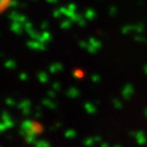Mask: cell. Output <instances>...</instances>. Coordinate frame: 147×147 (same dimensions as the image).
<instances>
[{"label": "cell", "mask_w": 147, "mask_h": 147, "mask_svg": "<svg viewBox=\"0 0 147 147\" xmlns=\"http://www.w3.org/2000/svg\"><path fill=\"white\" fill-rule=\"evenodd\" d=\"M134 94V87L131 84H126L122 90V95L126 100H130Z\"/></svg>", "instance_id": "1"}, {"label": "cell", "mask_w": 147, "mask_h": 147, "mask_svg": "<svg viewBox=\"0 0 147 147\" xmlns=\"http://www.w3.org/2000/svg\"><path fill=\"white\" fill-rule=\"evenodd\" d=\"M27 46L32 50H45L46 45L42 44L39 41H35V40H31L27 43Z\"/></svg>", "instance_id": "2"}, {"label": "cell", "mask_w": 147, "mask_h": 147, "mask_svg": "<svg viewBox=\"0 0 147 147\" xmlns=\"http://www.w3.org/2000/svg\"><path fill=\"white\" fill-rule=\"evenodd\" d=\"M134 138L136 139V142H137L139 145H144V144H146V142H147L146 137H145L144 133H143L142 131L135 132V136H134Z\"/></svg>", "instance_id": "3"}, {"label": "cell", "mask_w": 147, "mask_h": 147, "mask_svg": "<svg viewBox=\"0 0 147 147\" xmlns=\"http://www.w3.org/2000/svg\"><path fill=\"white\" fill-rule=\"evenodd\" d=\"M51 39H52V36H51L50 33L48 31H44V32L40 33V37L39 39H38V41L41 42L42 44H46L48 43V42H50Z\"/></svg>", "instance_id": "4"}, {"label": "cell", "mask_w": 147, "mask_h": 147, "mask_svg": "<svg viewBox=\"0 0 147 147\" xmlns=\"http://www.w3.org/2000/svg\"><path fill=\"white\" fill-rule=\"evenodd\" d=\"M48 69L50 74H57L63 69V65H62L60 62H54V63L49 65Z\"/></svg>", "instance_id": "5"}, {"label": "cell", "mask_w": 147, "mask_h": 147, "mask_svg": "<svg viewBox=\"0 0 147 147\" xmlns=\"http://www.w3.org/2000/svg\"><path fill=\"white\" fill-rule=\"evenodd\" d=\"M10 30L16 35H22L24 32V25L20 23H11L10 25Z\"/></svg>", "instance_id": "6"}, {"label": "cell", "mask_w": 147, "mask_h": 147, "mask_svg": "<svg viewBox=\"0 0 147 147\" xmlns=\"http://www.w3.org/2000/svg\"><path fill=\"white\" fill-rule=\"evenodd\" d=\"M67 96L69 98H71V99H75V98H78L80 96V90L76 87H71L69 90L67 91Z\"/></svg>", "instance_id": "7"}, {"label": "cell", "mask_w": 147, "mask_h": 147, "mask_svg": "<svg viewBox=\"0 0 147 147\" xmlns=\"http://www.w3.org/2000/svg\"><path fill=\"white\" fill-rule=\"evenodd\" d=\"M84 109H85V111L88 115H94L97 111L96 105L93 104L92 102H86V103L84 104Z\"/></svg>", "instance_id": "8"}, {"label": "cell", "mask_w": 147, "mask_h": 147, "mask_svg": "<svg viewBox=\"0 0 147 147\" xmlns=\"http://www.w3.org/2000/svg\"><path fill=\"white\" fill-rule=\"evenodd\" d=\"M42 104H43V106H46V107L50 108V109L57 108V103L54 102V101L50 98H44L43 100H42Z\"/></svg>", "instance_id": "9"}, {"label": "cell", "mask_w": 147, "mask_h": 147, "mask_svg": "<svg viewBox=\"0 0 147 147\" xmlns=\"http://www.w3.org/2000/svg\"><path fill=\"white\" fill-rule=\"evenodd\" d=\"M18 107L23 111L25 109H29V108H32V102H31L29 99H25V100H22L20 103L18 104Z\"/></svg>", "instance_id": "10"}, {"label": "cell", "mask_w": 147, "mask_h": 147, "mask_svg": "<svg viewBox=\"0 0 147 147\" xmlns=\"http://www.w3.org/2000/svg\"><path fill=\"white\" fill-rule=\"evenodd\" d=\"M88 43H89L90 46H92V47L96 48L97 50H99V49L102 47V43H101V41H99L98 39H96V38H94V37L90 38V39L88 40Z\"/></svg>", "instance_id": "11"}, {"label": "cell", "mask_w": 147, "mask_h": 147, "mask_svg": "<svg viewBox=\"0 0 147 147\" xmlns=\"http://www.w3.org/2000/svg\"><path fill=\"white\" fill-rule=\"evenodd\" d=\"M84 18H85V20L92 21V20H94L96 18V11L93 8H87L85 11V14H84Z\"/></svg>", "instance_id": "12"}, {"label": "cell", "mask_w": 147, "mask_h": 147, "mask_svg": "<svg viewBox=\"0 0 147 147\" xmlns=\"http://www.w3.org/2000/svg\"><path fill=\"white\" fill-rule=\"evenodd\" d=\"M43 132V127L39 124L38 122H34L32 126V134L34 135H38V134H41Z\"/></svg>", "instance_id": "13"}, {"label": "cell", "mask_w": 147, "mask_h": 147, "mask_svg": "<svg viewBox=\"0 0 147 147\" xmlns=\"http://www.w3.org/2000/svg\"><path fill=\"white\" fill-rule=\"evenodd\" d=\"M38 80H39L40 83H42V84H46V83L49 81V76L48 74H46L45 71H40V73H38Z\"/></svg>", "instance_id": "14"}, {"label": "cell", "mask_w": 147, "mask_h": 147, "mask_svg": "<svg viewBox=\"0 0 147 147\" xmlns=\"http://www.w3.org/2000/svg\"><path fill=\"white\" fill-rule=\"evenodd\" d=\"M21 14L22 13L18 12L16 10H13V11H11L10 13L8 14V18L12 22V23H18V18H20Z\"/></svg>", "instance_id": "15"}, {"label": "cell", "mask_w": 147, "mask_h": 147, "mask_svg": "<svg viewBox=\"0 0 147 147\" xmlns=\"http://www.w3.org/2000/svg\"><path fill=\"white\" fill-rule=\"evenodd\" d=\"M10 1H7V0H0V13H2L5 9L8 8L10 6Z\"/></svg>", "instance_id": "16"}, {"label": "cell", "mask_w": 147, "mask_h": 147, "mask_svg": "<svg viewBox=\"0 0 147 147\" xmlns=\"http://www.w3.org/2000/svg\"><path fill=\"white\" fill-rule=\"evenodd\" d=\"M37 136L34 135V134H30V135H27L25 137V141L28 143V144H35L37 142Z\"/></svg>", "instance_id": "17"}, {"label": "cell", "mask_w": 147, "mask_h": 147, "mask_svg": "<svg viewBox=\"0 0 147 147\" xmlns=\"http://www.w3.org/2000/svg\"><path fill=\"white\" fill-rule=\"evenodd\" d=\"M73 26V22L71 21V20H64V21L61 22V24H60V28H61L62 30H67V29H69V28Z\"/></svg>", "instance_id": "18"}, {"label": "cell", "mask_w": 147, "mask_h": 147, "mask_svg": "<svg viewBox=\"0 0 147 147\" xmlns=\"http://www.w3.org/2000/svg\"><path fill=\"white\" fill-rule=\"evenodd\" d=\"M28 35L31 37V39L32 40H35V41H38V39H39V37H40V33L37 32L35 29H33V30L29 31V32H27Z\"/></svg>", "instance_id": "19"}, {"label": "cell", "mask_w": 147, "mask_h": 147, "mask_svg": "<svg viewBox=\"0 0 147 147\" xmlns=\"http://www.w3.org/2000/svg\"><path fill=\"white\" fill-rule=\"evenodd\" d=\"M76 136H77L76 131L73 130V129H69V130H67V131L64 132V137L67 138V139H74Z\"/></svg>", "instance_id": "20"}, {"label": "cell", "mask_w": 147, "mask_h": 147, "mask_svg": "<svg viewBox=\"0 0 147 147\" xmlns=\"http://www.w3.org/2000/svg\"><path fill=\"white\" fill-rule=\"evenodd\" d=\"M4 67H6V69H16V62L14 61L13 59H8V60H6V61H5Z\"/></svg>", "instance_id": "21"}, {"label": "cell", "mask_w": 147, "mask_h": 147, "mask_svg": "<svg viewBox=\"0 0 147 147\" xmlns=\"http://www.w3.org/2000/svg\"><path fill=\"white\" fill-rule=\"evenodd\" d=\"M133 31H134V26H132V25H126L122 28V33L124 35L130 34V33L133 32Z\"/></svg>", "instance_id": "22"}, {"label": "cell", "mask_w": 147, "mask_h": 147, "mask_svg": "<svg viewBox=\"0 0 147 147\" xmlns=\"http://www.w3.org/2000/svg\"><path fill=\"white\" fill-rule=\"evenodd\" d=\"M83 144L85 145L86 147H93V145L95 144L94 138H93V137H88V138H86L85 140L83 141Z\"/></svg>", "instance_id": "23"}, {"label": "cell", "mask_w": 147, "mask_h": 147, "mask_svg": "<svg viewBox=\"0 0 147 147\" xmlns=\"http://www.w3.org/2000/svg\"><path fill=\"white\" fill-rule=\"evenodd\" d=\"M134 31H135L138 35H140L141 33H143V31H144V25H143L142 23L136 24V25L134 26Z\"/></svg>", "instance_id": "24"}, {"label": "cell", "mask_w": 147, "mask_h": 147, "mask_svg": "<svg viewBox=\"0 0 147 147\" xmlns=\"http://www.w3.org/2000/svg\"><path fill=\"white\" fill-rule=\"evenodd\" d=\"M113 105L115 109H122L123 108V102L119 100V99L115 98V99H113Z\"/></svg>", "instance_id": "25"}, {"label": "cell", "mask_w": 147, "mask_h": 147, "mask_svg": "<svg viewBox=\"0 0 147 147\" xmlns=\"http://www.w3.org/2000/svg\"><path fill=\"white\" fill-rule=\"evenodd\" d=\"M73 77L76 79H82L83 77H84V71H82V69H75V71H73Z\"/></svg>", "instance_id": "26"}, {"label": "cell", "mask_w": 147, "mask_h": 147, "mask_svg": "<svg viewBox=\"0 0 147 147\" xmlns=\"http://www.w3.org/2000/svg\"><path fill=\"white\" fill-rule=\"evenodd\" d=\"M35 147H50V144L46 140H38L35 143Z\"/></svg>", "instance_id": "27"}, {"label": "cell", "mask_w": 147, "mask_h": 147, "mask_svg": "<svg viewBox=\"0 0 147 147\" xmlns=\"http://www.w3.org/2000/svg\"><path fill=\"white\" fill-rule=\"evenodd\" d=\"M2 123L4 124V126L6 127V129H11L12 127L14 126V122L12 121V119H6V121H3Z\"/></svg>", "instance_id": "28"}, {"label": "cell", "mask_w": 147, "mask_h": 147, "mask_svg": "<svg viewBox=\"0 0 147 147\" xmlns=\"http://www.w3.org/2000/svg\"><path fill=\"white\" fill-rule=\"evenodd\" d=\"M108 13H109L110 16H115L117 13V7L115 5H111L108 9Z\"/></svg>", "instance_id": "29"}, {"label": "cell", "mask_w": 147, "mask_h": 147, "mask_svg": "<svg viewBox=\"0 0 147 147\" xmlns=\"http://www.w3.org/2000/svg\"><path fill=\"white\" fill-rule=\"evenodd\" d=\"M5 103L8 106H16V101L14 100L13 98H11V97H8V98H6V100H5Z\"/></svg>", "instance_id": "30"}, {"label": "cell", "mask_w": 147, "mask_h": 147, "mask_svg": "<svg viewBox=\"0 0 147 147\" xmlns=\"http://www.w3.org/2000/svg\"><path fill=\"white\" fill-rule=\"evenodd\" d=\"M34 29V27H33V24L31 23V22H27V23L24 25V30L26 31V32H29V31L33 30Z\"/></svg>", "instance_id": "31"}, {"label": "cell", "mask_w": 147, "mask_h": 147, "mask_svg": "<svg viewBox=\"0 0 147 147\" xmlns=\"http://www.w3.org/2000/svg\"><path fill=\"white\" fill-rule=\"evenodd\" d=\"M60 89H61V85H60L59 82H54L52 84V90L55 92H58L60 91Z\"/></svg>", "instance_id": "32"}, {"label": "cell", "mask_w": 147, "mask_h": 147, "mask_svg": "<svg viewBox=\"0 0 147 147\" xmlns=\"http://www.w3.org/2000/svg\"><path fill=\"white\" fill-rule=\"evenodd\" d=\"M91 80L93 83H99L101 81V78L98 74H93V75L91 76Z\"/></svg>", "instance_id": "33"}, {"label": "cell", "mask_w": 147, "mask_h": 147, "mask_svg": "<svg viewBox=\"0 0 147 147\" xmlns=\"http://www.w3.org/2000/svg\"><path fill=\"white\" fill-rule=\"evenodd\" d=\"M28 78H29V77H28V74L27 73H24V71L18 75V79H20L22 82H26V81L28 80Z\"/></svg>", "instance_id": "34"}, {"label": "cell", "mask_w": 147, "mask_h": 147, "mask_svg": "<svg viewBox=\"0 0 147 147\" xmlns=\"http://www.w3.org/2000/svg\"><path fill=\"white\" fill-rule=\"evenodd\" d=\"M52 16H53V18H60L62 16V14L59 9H54L52 12Z\"/></svg>", "instance_id": "35"}, {"label": "cell", "mask_w": 147, "mask_h": 147, "mask_svg": "<svg viewBox=\"0 0 147 147\" xmlns=\"http://www.w3.org/2000/svg\"><path fill=\"white\" fill-rule=\"evenodd\" d=\"M79 46H80L82 49H86L87 50L88 49V46H89V43H88V41H80L79 42Z\"/></svg>", "instance_id": "36"}, {"label": "cell", "mask_w": 147, "mask_h": 147, "mask_svg": "<svg viewBox=\"0 0 147 147\" xmlns=\"http://www.w3.org/2000/svg\"><path fill=\"white\" fill-rule=\"evenodd\" d=\"M40 27H41V29L43 30V32H44V31H47V29L49 28V23L47 21L42 22L41 25H40Z\"/></svg>", "instance_id": "37"}, {"label": "cell", "mask_w": 147, "mask_h": 147, "mask_svg": "<svg viewBox=\"0 0 147 147\" xmlns=\"http://www.w3.org/2000/svg\"><path fill=\"white\" fill-rule=\"evenodd\" d=\"M134 40L137 42H146V39H145L144 37H142L141 35H136V36H134Z\"/></svg>", "instance_id": "38"}, {"label": "cell", "mask_w": 147, "mask_h": 147, "mask_svg": "<svg viewBox=\"0 0 147 147\" xmlns=\"http://www.w3.org/2000/svg\"><path fill=\"white\" fill-rule=\"evenodd\" d=\"M35 117H42V109L40 106H37L35 109Z\"/></svg>", "instance_id": "39"}, {"label": "cell", "mask_w": 147, "mask_h": 147, "mask_svg": "<svg viewBox=\"0 0 147 147\" xmlns=\"http://www.w3.org/2000/svg\"><path fill=\"white\" fill-rule=\"evenodd\" d=\"M67 9H69V11H73V12H76L77 10V5L75 4V3H69V5H67Z\"/></svg>", "instance_id": "40"}, {"label": "cell", "mask_w": 147, "mask_h": 147, "mask_svg": "<svg viewBox=\"0 0 147 147\" xmlns=\"http://www.w3.org/2000/svg\"><path fill=\"white\" fill-rule=\"evenodd\" d=\"M1 119H2V122H3V121H6V119H11V117H10V115L7 111H3L2 115H1Z\"/></svg>", "instance_id": "41"}, {"label": "cell", "mask_w": 147, "mask_h": 147, "mask_svg": "<svg viewBox=\"0 0 147 147\" xmlns=\"http://www.w3.org/2000/svg\"><path fill=\"white\" fill-rule=\"evenodd\" d=\"M47 96L50 99L55 98V97H56V92L53 91V90H49V91H47Z\"/></svg>", "instance_id": "42"}, {"label": "cell", "mask_w": 147, "mask_h": 147, "mask_svg": "<svg viewBox=\"0 0 147 147\" xmlns=\"http://www.w3.org/2000/svg\"><path fill=\"white\" fill-rule=\"evenodd\" d=\"M87 51L89 53H91V54H95V53H97L98 52V50H97L96 48H94V47H92V46H88V49H87Z\"/></svg>", "instance_id": "43"}, {"label": "cell", "mask_w": 147, "mask_h": 147, "mask_svg": "<svg viewBox=\"0 0 147 147\" xmlns=\"http://www.w3.org/2000/svg\"><path fill=\"white\" fill-rule=\"evenodd\" d=\"M61 127V123L60 122H56V123H54V125H53L52 127H51V131H55L56 129H58V128H60Z\"/></svg>", "instance_id": "44"}, {"label": "cell", "mask_w": 147, "mask_h": 147, "mask_svg": "<svg viewBox=\"0 0 147 147\" xmlns=\"http://www.w3.org/2000/svg\"><path fill=\"white\" fill-rule=\"evenodd\" d=\"M10 6H11L12 8H16V7H18V6H22V4L21 3H18V1H11Z\"/></svg>", "instance_id": "45"}, {"label": "cell", "mask_w": 147, "mask_h": 147, "mask_svg": "<svg viewBox=\"0 0 147 147\" xmlns=\"http://www.w3.org/2000/svg\"><path fill=\"white\" fill-rule=\"evenodd\" d=\"M24 115H26V117H28V115H30L31 113H32V108H29V109H25L22 111Z\"/></svg>", "instance_id": "46"}, {"label": "cell", "mask_w": 147, "mask_h": 147, "mask_svg": "<svg viewBox=\"0 0 147 147\" xmlns=\"http://www.w3.org/2000/svg\"><path fill=\"white\" fill-rule=\"evenodd\" d=\"M78 25L80 26V27H85V26H86V20H85V18H82V20H81V21L78 23Z\"/></svg>", "instance_id": "47"}, {"label": "cell", "mask_w": 147, "mask_h": 147, "mask_svg": "<svg viewBox=\"0 0 147 147\" xmlns=\"http://www.w3.org/2000/svg\"><path fill=\"white\" fill-rule=\"evenodd\" d=\"M6 130V127L4 126L3 123H0V133H3V132Z\"/></svg>", "instance_id": "48"}, {"label": "cell", "mask_w": 147, "mask_h": 147, "mask_svg": "<svg viewBox=\"0 0 147 147\" xmlns=\"http://www.w3.org/2000/svg\"><path fill=\"white\" fill-rule=\"evenodd\" d=\"M93 138H94L95 143H96V142H101V139H102L100 136H95V137H93Z\"/></svg>", "instance_id": "49"}, {"label": "cell", "mask_w": 147, "mask_h": 147, "mask_svg": "<svg viewBox=\"0 0 147 147\" xmlns=\"http://www.w3.org/2000/svg\"><path fill=\"white\" fill-rule=\"evenodd\" d=\"M47 2L51 3V4H55V3H58V0H47Z\"/></svg>", "instance_id": "50"}, {"label": "cell", "mask_w": 147, "mask_h": 147, "mask_svg": "<svg viewBox=\"0 0 147 147\" xmlns=\"http://www.w3.org/2000/svg\"><path fill=\"white\" fill-rule=\"evenodd\" d=\"M100 147H109V144H108V143H106V142H102L100 144Z\"/></svg>", "instance_id": "51"}, {"label": "cell", "mask_w": 147, "mask_h": 147, "mask_svg": "<svg viewBox=\"0 0 147 147\" xmlns=\"http://www.w3.org/2000/svg\"><path fill=\"white\" fill-rule=\"evenodd\" d=\"M144 71H145V73H146V74H147V65H146V67H144Z\"/></svg>", "instance_id": "52"}, {"label": "cell", "mask_w": 147, "mask_h": 147, "mask_svg": "<svg viewBox=\"0 0 147 147\" xmlns=\"http://www.w3.org/2000/svg\"><path fill=\"white\" fill-rule=\"evenodd\" d=\"M113 147H121L119 145H115V146H113Z\"/></svg>", "instance_id": "53"}, {"label": "cell", "mask_w": 147, "mask_h": 147, "mask_svg": "<svg viewBox=\"0 0 147 147\" xmlns=\"http://www.w3.org/2000/svg\"><path fill=\"white\" fill-rule=\"evenodd\" d=\"M145 115H147V109H146V111H145Z\"/></svg>", "instance_id": "54"}, {"label": "cell", "mask_w": 147, "mask_h": 147, "mask_svg": "<svg viewBox=\"0 0 147 147\" xmlns=\"http://www.w3.org/2000/svg\"><path fill=\"white\" fill-rule=\"evenodd\" d=\"M0 147H1V146H0Z\"/></svg>", "instance_id": "55"}]
</instances>
